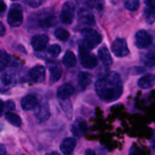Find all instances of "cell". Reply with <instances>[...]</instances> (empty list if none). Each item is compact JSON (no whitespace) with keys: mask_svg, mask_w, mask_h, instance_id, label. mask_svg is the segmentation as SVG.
Masks as SVG:
<instances>
[{"mask_svg":"<svg viewBox=\"0 0 155 155\" xmlns=\"http://www.w3.org/2000/svg\"><path fill=\"white\" fill-rule=\"evenodd\" d=\"M54 35L58 40L60 41H67L70 37V33L67 30L64 28H57L54 32Z\"/></svg>","mask_w":155,"mask_h":155,"instance_id":"cell-26","label":"cell"},{"mask_svg":"<svg viewBox=\"0 0 155 155\" xmlns=\"http://www.w3.org/2000/svg\"><path fill=\"white\" fill-rule=\"evenodd\" d=\"M151 147H152L153 149L155 150V130L154 131V134H153L152 139H151Z\"/></svg>","mask_w":155,"mask_h":155,"instance_id":"cell-37","label":"cell"},{"mask_svg":"<svg viewBox=\"0 0 155 155\" xmlns=\"http://www.w3.org/2000/svg\"><path fill=\"white\" fill-rule=\"evenodd\" d=\"M79 56L80 64L86 69H93L98 64V60L95 54L83 47L79 46Z\"/></svg>","mask_w":155,"mask_h":155,"instance_id":"cell-4","label":"cell"},{"mask_svg":"<svg viewBox=\"0 0 155 155\" xmlns=\"http://www.w3.org/2000/svg\"><path fill=\"white\" fill-rule=\"evenodd\" d=\"M145 16L148 24H154L155 21V1H145Z\"/></svg>","mask_w":155,"mask_h":155,"instance_id":"cell-17","label":"cell"},{"mask_svg":"<svg viewBox=\"0 0 155 155\" xmlns=\"http://www.w3.org/2000/svg\"><path fill=\"white\" fill-rule=\"evenodd\" d=\"M15 77L13 73L6 71L2 74L1 84L2 90H8L15 84Z\"/></svg>","mask_w":155,"mask_h":155,"instance_id":"cell-14","label":"cell"},{"mask_svg":"<svg viewBox=\"0 0 155 155\" xmlns=\"http://www.w3.org/2000/svg\"><path fill=\"white\" fill-rule=\"evenodd\" d=\"M24 3L30 7L37 8L42 4V1H40V0H28V1L24 2Z\"/></svg>","mask_w":155,"mask_h":155,"instance_id":"cell-32","label":"cell"},{"mask_svg":"<svg viewBox=\"0 0 155 155\" xmlns=\"http://www.w3.org/2000/svg\"><path fill=\"white\" fill-rule=\"evenodd\" d=\"M86 127H87V126H86L84 120L81 119V118H78V119L76 120L75 123L72 125L71 130H72L74 136L80 138L85 133L86 130Z\"/></svg>","mask_w":155,"mask_h":155,"instance_id":"cell-19","label":"cell"},{"mask_svg":"<svg viewBox=\"0 0 155 155\" xmlns=\"http://www.w3.org/2000/svg\"><path fill=\"white\" fill-rule=\"evenodd\" d=\"M46 155H60V154L58 152H57V151H51V152L46 154Z\"/></svg>","mask_w":155,"mask_h":155,"instance_id":"cell-40","label":"cell"},{"mask_svg":"<svg viewBox=\"0 0 155 155\" xmlns=\"http://www.w3.org/2000/svg\"><path fill=\"white\" fill-rule=\"evenodd\" d=\"M30 78L35 83H42L45 79V69L42 65L37 64L33 67L30 72Z\"/></svg>","mask_w":155,"mask_h":155,"instance_id":"cell-12","label":"cell"},{"mask_svg":"<svg viewBox=\"0 0 155 155\" xmlns=\"http://www.w3.org/2000/svg\"><path fill=\"white\" fill-rule=\"evenodd\" d=\"M95 89L101 100L106 102H112L120 98L124 91V85L120 74L114 71H110L95 82Z\"/></svg>","mask_w":155,"mask_h":155,"instance_id":"cell-1","label":"cell"},{"mask_svg":"<svg viewBox=\"0 0 155 155\" xmlns=\"http://www.w3.org/2000/svg\"><path fill=\"white\" fill-rule=\"evenodd\" d=\"M153 37L147 30H140L135 35V43L137 48L143 49L148 48L152 44Z\"/></svg>","mask_w":155,"mask_h":155,"instance_id":"cell-6","label":"cell"},{"mask_svg":"<svg viewBox=\"0 0 155 155\" xmlns=\"http://www.w3.org/2000/svg\"><path fill=\"white\" fill-rule=\"evenodd\" d=\"M81 35L83 39L80 41L79 46L83 47L89 51L99 45L102 41V36L93 29H83L81 30Z\"/></svg>","mask_w":155,"mask_h":155,"instance_id":"cell-2","label":"cell"},{"mask_svg":"<svg viewBox=\"0 0 155 155\" xmlns=\"http://www.w3.org/2000/svg\"><path fill=\"white\" fill-rule=\"evenodd\" d=\"M85 155H97L96 153L92 149H87L86 151V153H85Z\"/></svg>","mask_w":155,"mask_h":155,"instance_id":"cell-38","label":"cell"},{"mask_svg":"<svg viewBox=\"0 0 155 155\" xmlns=\"http://www.w3.org/2000/svg\"><path fill=\"white\" fill-rule=\"evenodd\" d=\"M38 100L34 95H27L21 101V107L24 110H34L38 104Z\"/></svg>","mask_w":155,"mask_h":155,"instance_id":"cell-15","label":"cell"},{"mask_svg":"<svg viewBox=\"0 0 155 155\" xmlns=\"http://www.w3.org/2000/svg\"><path fill=\"white\" fill-rule=\"evenodd\" d=\"M75 14V5L72 2H66L62 6L61 12L60 15V19L63 24H72Z\"/></svg>","mask_w":155,"mask_h":155,"instance_id":"cell-5","label":"cell"},{"mask_svg":"<svg viewBox=\"0 0 155 155\" xmlns=\"http://www.w3.org/2000/svg\"><path fill=\"white\" fill-rule=\"evenodd\" d=\"M10 63V56L8 55L7 52L5 50H2L1 54H0V68H1V71H3L8 65Z\"/></svg>","mask_w":155,"mask_h":155,"instance_id":"cell-27","label":"cell"},{"mask_svg":"<svg viewBox=\"0 0 155 155\" xmlns=\"http://www.w3.org/2000/svg\"><path fill=\"white\" fill-rule=\"evenodd\" d=\"M141 61L148 68H155V51H149L141 55Z\"/></svg>","mask_w":155,"mask_h":155,"instance_id":"cell-23","label":"cell"},{"mask_svg":"<svg viewBox=\"0 0 155 155\" xmlns=\"http://www.w3.org/2000/svg\"><path fill=\"white\" fill-rule=\"evenodd\" d=\"M61 51V48L58 44H53L51 45L47 49V53L51 58H56L60 54Z\"/></svg>","mask_w":155,"mask_h":155,"instance_id":"cell-29","label":"cell"},{"mask_svg":"<svg viewBox=\"0 0 155 155\" xmlns=\"http://www.w3.org/2000/svg\"><path fill=\"white\" fill-rule=\"evenodd\" d=\"M56 24V18L54 15L43 17L39 21V27L43 29L51 28Z\"/></svg>","mask_w":155,"mask_h":155,"instance_id":"cell-24","label":"cell"},{"mask_svg":"<svg viewBox=\"0 0 155 155\" xmlns=\"http://www.w3.org/2000/svg\"><path fill=\"white\" fill-rule=\"evenodd\" d=\"M60 105L62 107V110H64V112L67 114V116H68L69 118H71V115L73 114V107L71 101L69 99L63 100V101L60 102Z\"/></svg>","mask_w":155,"mask_h":155,"instance_id":"cell-28","label":"cell"},{"mask_svg":"<svg viewBox=\"0 0 155 155\" xmlns=\"http://www.w3.org/2000/svg\"><path fill=\"white\" fill-rule=\"evenodd\" d=\"M5 33V27L3 23L1 22L0 23V35L1 36H4Z\"/></svg>","mask_w":155,"mask_h":155,"instance_id":"cell-35","label":"cell"},{"mask_svg":"<svg viewBox=\"0 0 155 155\" xmlns=\"http://www.w3.org/2000/svg\"><path fill=\"white\" fill-rule=\"evenodd\" d=\"M0 155H7L4 145H1V146H0Z\"/></svg>","mask_w":155,"mask_h":155,"instance_id":"cell-36","label":"cell"},{"mask_svg":"<svg viewBox=\"0 0 155 155\" xmlns=\"http://www.w3.org/2000/svg\"><path fill=\"white\" fill-rule=\"evenodd\" d=\"M98 55L104 66L107 68L111 66V64H113V59H112L111 54L107 47L103 46L99 48L98 51Z\"/></svg>","mask_w":155,"mask_h":155,"instance_id":"cell-18","label":"cell"},{"mask_svg":"<svg viewBox=\"0 0 155 155\" xmlns=\"http://www.w3.org/2000/svg\"><path fill=\"white\" fill-rule=\"evenodd\" d=\"M92 77L89 73L82 71L78 74V83L81 90H84L92 83Z\"/></svg>","mask_w":155,"mask_h":155,"instance_id":"cell-21","label":"cell"},{"mask_svg":"<svg viewBox=\"0 0 155 155\" xmlns=\"http://www.w3.org/2000/svg\"><path fill=\"white\" fill-rule=\"evenodd\" d=\"M48 39V36L46 34H37L32 37L30 43L35 51H42L46 47Z\"/></svg>","mask_w":155,"mask_h":155,"instance_id":"cell-10","label":"cell"},{"mask_svg":"<svg viewBox=\"0 0 155 155\" xmlns=\"http://www.w3.org/2000/svg\"><path fill=\"white\" fill-rule=\"evenodd\" d=\"M111 51L115 56L118 58H124L130 54L127 41L123 38H117L111 45Z\"/></svg>","mask_w":155,"mask_h":155,"instance_id":"cell-7","label":"cell"},{"mask_svg":"<svg viewBox=\"0 0 155 155\" xmlns=\"http://www.w3.org/2000/svg\"><path fill=\"white\" fill-rule=\"evenodd\" d=\"M140 2L138 0H128L124 2V6L126 8L131 12H135L139 9Z\"/></svg>","mask_w":155,"mask_h":155,"instance_id":"cell-30","label":"cell"},{"mask_svg":"<svg viewBox=\"0 0 155 155\" xmlns=\"http://www.w3.org/2000/svg\"><path fill=\"white\" fill-rule=\"evenodd\" d=\"M155 78L151 74H145L138 80V86L142 89H148L153 87L154 85Z\"/></svg>","mask_w":155,"mask_h":155,"instance_id":"cell-20","label":"cell"},{"mask_svg":"<svg viewBox=\"0 0 155 155\" xmlns=\"http://www.w3.org/2000/svg\"><path fill=\"white\" fill-rule=\"evenodd\" d=\"M34 110L38 124L45 122L50 117L49 105L45 100L39 101Z\"/></svg>","mask_w":155,"mask_h":155,"instance_id":"cell-8","label":"cell"},{"mask_svg":"<svg viewBox=\"0 0 155 155\" xmlns=\"http://www.w3.org/2000/svg\"><path fill=\"white\" fill-rule=\"evenodd\" d=\"M6 8H7V6H6L4 1L0 0V15H1V17H3V15H4L5 12L6 11Z\"/></svg>","mask_w":155,"mask_h":155,"instance_id":"cell-34","label":"cell"},{"mask_svg":"<svg viewBox=\"0 0 155 155\" xmlns=\"http://www.w3.org/2000/svg\"><path fill=\"white\" fill-rule=\"evenodd\" d=\"M154 78H155V76H154Z\"/></svg>","mask_w":155,"mask_h":155,"instance_id":"cell-41","label":"cell"},{"mask_svg":"<svg viewBox=\"0 0 155 155\" xmlns=\"http://www.w3.org/2000/svg\"><path fill=\"white\" fill-rule=\"evenodd\" d=\"M62 62L67 68H74L77 64V58L73 51H67L62 59Z\"/></svg>","mask_w":155,"mask_h":155,"instance_id":"cell-22","label":"cell"},{"mask_svg":"<svg viewBox=\"0 0 155 155\" xmlns=\"http://www.w3.org/2000/svg\"><path fill=\"white\" fill-rule=\"evenodd\" d=\"M4 104H5V103L2 101H1V115H2L3 112H4V107H5Z\"/></svg>","mask_w":155,"mask_h":155,"instance_id":"cell-39","label":"cell"},{"mask_svg":"<svg viewBox=\"0 0 155 155\" xmlns=\"http://www.w3.org/2000/svg\"><path fill=\"white\" fill-rule=\"evenodd\" d=\"M75 92L74 86L70 83H65L59 86L57 90V95L61 100H68Z\"/></svg>","mask_w":155,"mask_h":155,"instance_id":"cell-13","label":"cell"},{"mask_svg":"<svg viewBox=\"0 0 155 155\" xmlns=\"http://www.w3.org/2000/svg\"></svg>","mask_w":155,"mask_h":155,"instance_id":"cell-42","label":"cell"},{"mask_svg":"<svg viewBox=\"0 0 155 155\" xmlns=\"http://www.w3.org/2000/svg\"><path fill=\"white\" fill-rule=\"evenodd\" d=\"M48 71H49V79L51 83H56L60 80L62 74V70L60 64L55 61H50L47 62Z\"/></svg>","mask_w":155,"mask_h":155,"instance_id":"cell-9","label":"cell"},{"mask_svg":"<svg viewBox=\"0 0 155 155\" xmlns=\"http://www.w3.org/2000/svg\"><path fill=\"white\" fill-rule=\"evenodd\" d=\"M145 68H143V67H134V68H132L130 70V73L133 75H139V74H142L143 73L145 72Z\"/></svg>","mask_w":155,"mask_h":155,"instance_id":"cell-31","label":"cell"},{"mask_svg":"<svg viewBox=\"0 0 155 155\" xmlns=\"http://www.w3.org/2000/svg\"><path fill=\"white\" fill-rule=\"evenodd\" d=\"M24 21L22 6L18 3H13L9 8L7 21L12 27H18L21 25Z\"/></svg>","mask_w":155,"mask_h":155,"instance_id":"cell-3","label":"cell"},{"mask_svg":"<svg viewBox=\"0 0 155 155\" xmlns=\"http://www.w3.org/2000/svg\"><path fill=\"white\" fill-rule=\"evenodd\" d=\"M5 119L8 122L16 127H20L22 124V120L18 114L12 112H8L5 114Z\"/></svg>","mask_w":155,"mask_h":155,"instance_id":"cell-25","label":"cell"},{"mask_svg":"<svg viewBox=\"0 0 155 155\" xmlns=\"http://www.w3.org/2000/svg\"><path fill=\"white\" fill-rule=\"evenodd\" d=\"M77 145V140L74 138H66L61 142L60 145V150L63 154L68 155L71 154L75 149Z\"/></svg>","mask_w":155,"mask_h":155,"instance_id":"cell-16","label":"cell"},{"mask_svg":"<svg viewBox=\"0 0 155 155\" xmlns=\"http://www.w3.org/2000/svg\"><path fill=\"white\" fill-rule=\"evenodd\" d=\"M78 21L83 25L95 26V19L92 12L86 8H81L78 12Z\"/></svg>","mask_w":155,"mask_h":155,"instance_id":"cell-11","label":"cell"},{"mask_svg":"<svg viewBox=\"0 0 155 155\" xmlns=\"http://www.w3.org/2000/svg\"><path fill=\"white\" fill-rule=\"evenodd\" d=\"M4 106H5L4 110H5V111H7V113H8V112H12V110H15V104L12 101H7L5 103Z\"/></svg>","mask_w":155,"mask_h":155,"instance_id":"cell-33","label":"cell"}]
</instances>
